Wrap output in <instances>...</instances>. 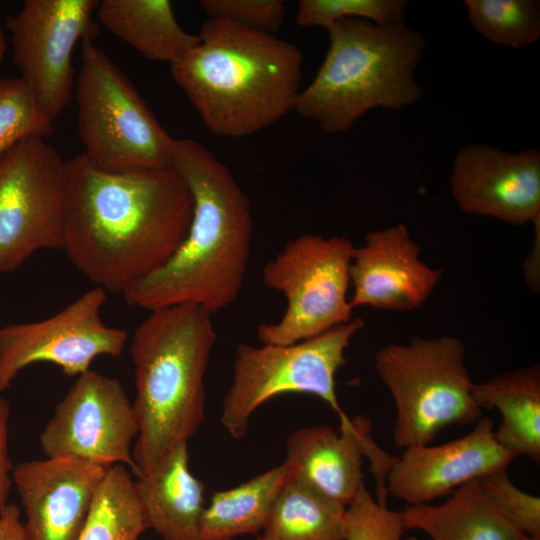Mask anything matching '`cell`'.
I'll return each instance as SVG.
<instances>
[{"mask_svg":"<svg viewBox=\"0 0 540 540\" xmlns=\"http://www.w3.org/2000/svg\"><path fill=\"white\" fill-rule=\"evenodd\" d=\"M450 186L466 214L489 216L521 226L540 228V153L527 149L511 154L470 144L456 155Z\"/></svg>","mask_w":540,"mask_h":540,"instance_id":"cell-14","label":"cell"},{"mask_svg":"<svg viewBox=\"0 0 540 540\" xmlns=\"http://www.w3.org/2000/svg\"><path fill=\"white\" fill-rule=\"evenodd\" d=\"M76 100L83 153L95 165L115 172L170 168L175 139L93 38L81 42Z\"/></svg>","mask_w":540,"mask_h":540,"instance_id":"cell-7","label":"cell"},{"mask_svg":"<svg viewBox=\"0 0 540 540\" xmlns=\"http://www.w3.org/2000/svg\"><path fill=\"white\" fill-rule=\"evenodd\" d=\"M354 309L370 306L380 310L409 312L432 294L442 270L420 258V247L404 224L369 232L365 243L354 248L349 268Z\"/></svg>","mask_w":540,"mask_h":540,"instance_id":"cell-17","label":"cell"},{"mask_svg":"<svg viewBox=\"0 0 540 540\" xmlns=\"http://www.w3.org/2000/svg\"><path fill=\"white\" fill-rule=\"evenodd\" d=\"M406 531L401 511L375 500L365 485L346 507L344 540H420Z\"/></svg>","mask_w":540,"mask_h":540,"instance_id":"cell-29","label":"cell"},{"mask_svg":"<svg viewBox=\"0 0 540 540\" xmlns=\"http://www.w3.org/2000/svg\"><path fill=\"white\" fill-rule=\"evenodd\" d=\"M198 36V44L170 69L212 134L247 137L295 109L303 54L294 43L210 18Z\"/></svg>","mask_w":540,"mask_h":540,"instance_id":"cell-3","label":"cell"},{"mask_svg":"<svg viewBox=\"0 0 540 540\" xmlns=\"http://www.w3.org/2000/svg\"><path fill=\"white\" fill-rule=\"evenodd\" d=\"M100 24L144 58L170 66L199 42L175 18L168 0H102L96 9Z\"/></svg>","mask_w":540,"mask_h":540,"instance_id":"cell-21","label":"cell"},{"mask_svg":"<svg viewBox=\"0 0 540 540\" xmlns=\"http://www.w3.org/2000/svg\"><path fill=\"white\" fill-rule=\"evenodd\" d=\"M66 161L45 137L0 156V278L43 249H63Z\"/></svg>","mask_w":540,"mask_h":540,"instance_id":"cell-10","label":"cell"},{"mask_svg":"<svg viewBox=\"0 0 540 540\" xmlns=\"http://www.w3.org/2000/svg\"><path fill=\"white\" fill-rule=\"evenodd\" d=\"M406 530L417 529L432 540H524L527 536L484 497L479 480L452 492L442 504L407 505Z\"/></svg>","mask_w":540,"mask_h":540,"instance_id":"cell-22","label":"cell"},{"mask_svg":"<svg viewBox=\"0 0 540 540\" xmlns=\"http://www.w3.org/2000/svg\"><path fill=\"white\" fill-rule=\"evenodd\" d=\"M146 529L132 473L123 465L110 467L78 540H139Z\"/></svg>","mask_w":540,"mask_h":540,"instance_id":"cell-25","label":"cell"},{"mask_svg":"<svg viewBox=\"0 0 540 540\" xmlns=\"http://www.w3.org/2000/svg\"><path fill=\"white\" fill-rule=\"evenodd\" d=\"M345 513L292 474L257 540H344Z\"/></svg>","mask_w":540,"mask_h":540,"instance_id":"cell-24","label":"cell"},{"mask_svg":"<svg viewBox=\"0 0 540 540\" xmlns=\"http://www.w3.org/2000/svg\"><path fill=\"white\" fill-rule=\"evenodd\" d=\"M486 500L527 537L540 540V498L524 492L510 480L507 469L479 479Z\"/></svg>","mask_w":540,"mask_h":540,"instance_id":"cell-30","label":"cell"},{"mask_svg":"<svg viewBox=\"0 0 540 540\" xmlns=\"http://www.w3.org/2000/svg\"><path fill=\"white\" fill-rule=\"evenodd\" d=\"M98 0H25L6 19L12 57L26 87L52 123L69 105L74 88L72 54L93 38Z\"/></svg>","mask_w":540,"mask_h":540,"instance_id":"cell-11","label":"cell"},{"mask_svg":"<svg viewBox=\"0 0 540 540\" xmlns=\"http://www.w3.org/2000/svg\"><path fill=\"white\" fill-rule=\"evenodd\" d=\"M63 250L107 293H123L162 267L185 239L192 194L171 167L108 171L84 153L66 161Z\"/></svg>","mask_w":540,"mask_h":540,"instance_id":"cell-1","label":"cell"},{"mask_svg":"<svg viewBox=\"0 0 540 540\" xmlns=\"http://www.w3.org/2000/svg\"><path fill=\"white\" fill-rule=\"evenodd\" d=\"M170 167L192 194L187 235L162 267L122 295L149 312L191 304L213 315L237 300L244 283L253 232L250 202L227 166L196 140H174Z\"/></svg>","mask_w":540,"mask_h":540,"instance_id":"cell-2","label":"cell"},{"mask_svg":"<svg viewBox=\"0 0 540 540\" xmlns=\"http://www.w3.org/2000/svg\"><path fill=\"white\" fill-rule=\"evenodd\" d=\"M291 476L290 467L283 462L236 487L215 492L203 512L201 540H233L263 530Z\"/></svg>","mask_w":540,"mask_h":540,"instance_id":"cell-23","label":"cell"},{"mask_svg":"<svg viewBox=\"0 0 540 540\" xmlns=\"http://www.w3.org/2000/svg\"><path fill=\"white\" fill-rule=\"evenodd\" d=\"M330 45L295 111L327 133L348 131L367 111L400 109L417 102L414 80L424 36L405 25L342 19L328 30Z\"/></svg>","mask_w":540,"mask_h":540,"instance_id":"cell-5","label":"cell"},{"mask_svg":"<svg viewBox=\"0 0 540 540\" xmlns=\"http://www.w3.org/2000/svg\"><path fill=\"white\" fill-rule=\"evenodd\" d=\"M54 131L33 95L19 78H0V156L31 136Z\"/></svg>","mask_w":540,"mask_h":540,"instance_id":"cell-27","label":"cell"},{"mask_svg":"<svg viewBox=\"0 0 540 540\" xmlns=\"http://www.w3.org/2000/svg\"><path fill=\"white\" fill-rule=\"evenodd\" d=\"M134 483L147 528L161 540H201L205 488L190 470L188 442L167 452Z\"/></svg>","mask_w":540,"mask_h":540,"instance_id":"cell-19","label":"cell"},{"mask_svg":"<svg viewBox=\"0 0 540 540\" xmlns=\"http://www.w3.org/2000/svg\"><path fill=\"white\" fill-rule=\"evenodd\" d=\"M106 301L107 292L95 286L49 318L0 327V392L33 363H52L77 377L97 357H120L128 333L103 322Z\"/></svg>","mask_w":540,"mask_h":540,"instance_id":"cell-13","label":"cell"},{"mask_svg":"<svg viewBox=\"0 0 540 540\" xmlns=\"http://www.w3.org/2000/svg\"><path fill=\"white\" fill-rule=\"evenodd\" d=\"M524 540H535V539L530 538V537H526Z\"/></svg>","mask_w":540,"mask_h":540,"instance_id":"cell-35","label":"cell"},{"mask_svg":"<svg viewBox=\"0 0 540 540\" xmlns=\"http://www.w3.org/2000/svg\"><path fill=\"white\" fill-rule=\"evenodd\" d=\"M0 540H25L21 512L15 503H8L0 511Z\"/></svg>","mask_w":540,"mask_h":540,"instance_id":"cell-33","label":"cell"},{"mask_svg":"<svg viewBox=\"0 0 540 540\" xmlns=\"http://www.w3.org/2000/svg\"><path fill=\"white\" fill-rule=\"evenodd\" d=\"M6 49H7V40L5 37L4 30H3V23L1 19V10H0V63L3 60Z\"/></svg>","mask_w":540,"mask_h":540,"instance_id":"cell-34","label":"cell"},{"mask_svg":"<svg viewBox=\"0 0 540 540\" xmlns=\"http://www.w3.org/2000/svg\"><path fill=\"white\" fill-rule=\"evenodd\" d=\"M109 468L73 458L28 460L14 466L25 540H78Z\"/></svg>","mask_w":540,"mask_h":540,"instance_id":"cell-15","label":"cell"},{"mask_svg":"<svg viewBox=\"0 0 540 540\" xmlns=\"http://www.w3.org/2000/svg\"><path fill=\"white\" fill-rule=\"evenodd\" d=\"M138 422L120 381L88 370L77 376L39 436L49 458H73L137 475L133 441Z\"/></svg>","mask_w":540,"mask_h":540,"instance_id":"cell-12","label":"cell"},{"mask_svg":"<svg viewBox=\"0 0 540 540\" xmlns=\"http://www.w3.org/2000/svg\"><path fill=\"white\" fill-rule=\"evenodd\" d=\"M404 0H301L296 23L300 27H321L327 31L339 20L359 18L377 25L404 23Z\"/></svg>","mask_w":540,"mask_h":540,"instance_id":"cell-28","label":"cell"},{"mask_svg":"<svg viewBox=\"0 0 540 540\" xmlns=\"http://www.w3.org/2000/svg\"><path fill=\"white\" fill-rule=\"evenodd\" d=\"M472 395L483 408L497 409L501 423L494 437L514 458L540 461V365L521 367L482 383Z\"/></svg>","mask_w":540,"mask_h":540,"instance_id":"cell-20","label":"cell"},{"mask_svg":"<svg viewBox=\"0 0 540 540\" xmlns=\"http://www.w3.org/2000/svg\"><path fill=\"white\" fill-rule=\"evenodd\" d=\"M216 339L212 314L191 304L151 311L134 331L135 477L198 431L205 418L204 378Z\"/></svg>","mask_w":540,"mask_h":540,"instance_id":"cell-4","label":"cell"},{"mask_svg":"<svg viewBox=\"0 0 540 540\" xmlns=\"http://www.w3.org/2000/svg\"><path fill=\"white\" fill-rule=\"evenodd\" d=\"M494 430L493 420L481 417L460 438L406 448L387 472L386 491L409 506L428 504L468 482L507 469L514 457L496 441Z\"/></svg>","mask_w":540,"mask_h":540,"instance_id":"cell-16","label":"cell"},{"mask_svg":"<svg viewBox=\"0 0 540 540\" xmlns=\"http://www.w3.org/2000/svg\"><path fill=\"white\" fill-rule=\"evenodd\" d=\"M199 5L210 19H220L275 34L282 26L285 5L281 0H201Z\"/></svg>","mask_w":540,"mask_h":540,"instance_id":"cell-31","label":"cell"},{"mask_svg":"<svg viewBox=\"0 0 540 540\" xmlns=\"http://www.w3.org/2000/svg\"><path fill=\"white\" fill-rule=\"evenodd\" d=\"M340 420V433L326 425L293 431L286 440L284 462L294 477L347 507L364 485L362 459L371 436L365 417L344 416Z\"/></svg>","mask_w":540,"mask_h":540,"instance_id":"cell-18","label":"cell"},{"mask_svg":"<svg viewBox=\"0 0 540 540\" xmlns=\"http://www.w3.org/2000/svg\"><path fill=\"white\" fill-rule=\"evenodd\" d=\"M364 326L361 318L335 326L315 337L289 345L240 344L236 348L233 378L223 399L220 423L234 439L243 438L252 414L282 394L316 396L339 417L335 376L346 364L352 337Z\"/></svg>","mask_w":540,"mask_h":540,"instance_id":"cell-8","label":"cell"},{"mask_svg":"<svg viewBox=\"0 0 540 540\" xmlns=\"http://www.w3.org/2000/svg\"><path fill=\"white\" fill-rule=\"evenodd\" d=\"M374 366L396 406L392 436L397 448L428 445L444 428L482 417L472 395L466 349L456 337L390 343L377 351Z\"/></svg>","mask_w":540,"mask_h":540,"instance_id":"cell-6","label":"cell"},{"mask_svg":"<svg viewBox=\"0 0 540 540\" xmlns=\"http://www.w3.org/2000/svg\"><path fill=\"white\" fill-rule=\"evenodd\" d=\"M354 248L345 236L303 234L265 264L264 284L282 293L287 307L280 320L257 327L262 344H294L352 320L347 292Z\"/></svg>","mask_w":540,"mask_h":540,"instance_id":"cell-9","label":"cell"},{"mask_svg":"<svg viewBox=\"0 0 540 540\" xmlns=\"http://www.w3.org/2000/svg\"><path fill=\"white\" fill-rule=\"evenodd\" d=\"M10 404L0 397V511L9 503V494L13 486L12 472L14 465L8 452V423Z\"/></svg>","mask_w":540,"mask_h":540,"instance_id":"cell-32","label":"cell"},{"mask_svg":"<svg viewBox=\"0 0 540 540\" xmlns=\"http://www.w3.org/2000/svg\"><path fill=\"white\" fill-rule=\"evenodd\" d=\"M473 28L491 42L521 48L540 37V4L534 0H465Z\"/></svg>","mask_w":540,"mask_h":540,"instance_id":"cell-26","label":"cell"}]
</instances>
